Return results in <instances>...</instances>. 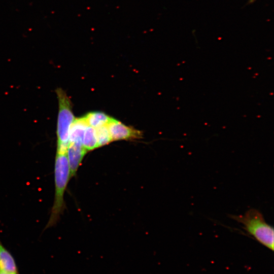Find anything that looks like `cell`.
Segmentation results:
<instances>
[{
	"label": "cell",
	"instance_id": "1",
	"mask_svg": "<svg viewBox=\"0 0 274 274\" xmlns=\"http://www.w3.org/2000/svg\"><path fill=\"white\" fill-rule=\"evenodd\" d=\"M71 178L66 153L56 152L54 163V198L45 229L55 225L63 213L65 208L64 193Z\"/></svg>",
	"mask_w": 274,
	"mask_h": 274
},
{
	"label": "cell",
	"instance_id": "2",
	"mask_svg": "<svg viewBox=\"0 0 274 274\" xmlns=\"http://www.w3.org/2000/svg\"><path fill=\"white\" fill-rule=\"evenodd\" d=\"M229 216L242 224L243 228L258 242L271 251H273V227L266 222L259 211L251 209L244 215H232Z\"/></svg>",
	"mask_w": 274,
	"mask_h": 274
},
{
	"label": "cell",
	"instance_id": "3",
	"mask_svg": "<svg viewBox=\"0 0 274 274\" xmlns=\"http://www.w3.org/2000/svg\"><path fill=\"white\" fill-rule=\"evenodd\" d=\"M56 93L58 101L56 152L66 153L70 143V129L75 118L72 111L71 101L65 92L58 88Z\"/></svg>",
	"mask_w": 274,
	"mask_h": 274
},
{
	"label": "cell",
	"instance_id": "4",
	"mask_svg": "<svg viewBox=\"0 0 274 274\" xmlns=\"http://www.w3.org/2000/svg\"><path fill=\"white\" fill-rule=\"evenodd\" d=\"M107 126L113 141L140 139L142 134L140 131L113 118Z\"/></svg>",
	"mask_w": 274,
	"mask_h": 274
},
{
	"label": "cell",
	"instance_id": "5",
	"mask_svg": "<svg viewBox=\"0 0 274 274\" xmlns=\"http://www.w3.org/2000/svg\"><path fill=\"white\" fill-rule=\"evenodd\" d=\"M87 151L79 143H70L66 155L70 169L71 177L75 176Z\"/></svg>",
	"mask_w": 274,
	"mask_h": 274
},
{
	"label": "cell",
	"instance_id": "6",
	"mask_svg": "<svg viewBox=\"0 0 274 274\" xmlns=\"http://www.w3.org/2000/svg\"><path fill=\"white\" fill-rule=\"evenodd\" d=\"M0 271L19 273L14 258L0 241Z\"/></svg>",
	"mask_w": 274,
	"mask_h": 274
},
{
	"label": "cell",
	"instance_id": "7",
	"mask_svg": "<svg viewBox=\"0 0 274 274\" xmlns=\"http://www.w3.org/2000/svg\"><path fill=\"white\" fill-rule=\"evenodd\" d=\"M88 126L84 116L75 118L70 129V143L82 144L85 129Z\"/></svg>",
	"mask_w": 274,
	"mask_h": 274
},
{
	"label": "cell",
	"instance_id": "8",
	"mask_svg": "<svg viewBox=\"0 0 274 274\" xmlns=\"http://www.w3.org/2000/svg\"><path fill=\"white\" fill-rule=\"evenodd\" d=\"M84 117L88 125L94 128L107 125L112 118L106 114L98 111L89 112Z\"/></svg>",
	"mask_w": 274,
	"mask_h": 274
},
{
	"label": "cell",
	"instance_id": "9",
	"mask_svg": "<svg viewBox=\"0 0 274 274\" xmlns=\"http://www.w3.org/2000/svg\"><path fill=\"white\" fill-rule=\"evenodd\" d=\"M82 144L87 152L98 148L95 128L89 125L86 127Z\"/></svg>",
	"mask_w": 274,
	"mask_h": 274
},
{
	"label": "cell",
	"instance_id": "10",
	"mask_svg": "<svg viewBox=\"0 0 274 274\" xmlns=\"http://www.w3.org/2000/svg\"><path fill=\"white\" fill-rule=\"evenodd\" d=\"M98 147L104 146L113 142L107 125L95 129Z\"/></svg>",
	"mask_w": 274,
	"mask_h": 274
},
{
	"label": "cell",
	"instance_id": "11",
	"mask_svg": "<svg viewBox=\"0 0 274 274\" xmlns=\"http://www.w3.org/2000/svg\"><path fill=\"white\" fill-rule=\"evenodd\" d=\"M0 274H19V273H8V272H3V271H0Z\"/></svg>",
	"mask_w": 274,
	"mask_h": 274
}]
</instances>
